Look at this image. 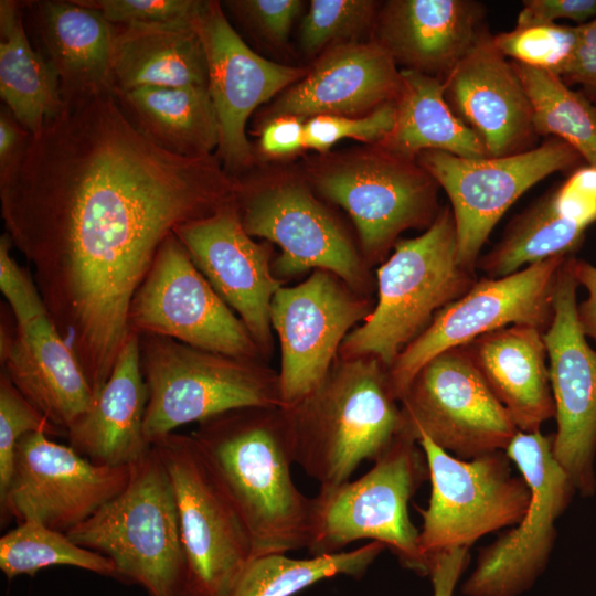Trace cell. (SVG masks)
Segmentation results:
<instances>
[{
	"mask_svg": "<svg viewBox=\"0 0 596 596\" xmlns=\"http://www.w3.org/2000/svg\"><path fill=\"white\" fill-rule=\"evenodd\" d=\"M235 189L213 156H178L146 137L113 89L63 98L0 177L6 233L31 264L94 397L161 244L177 226L235 202Z\"/></svg>",
	"mask_w": 596,
	"mask_h": 596,
	"instance_id": "1",
	"label": "cell"
},
{
	"mask_svg": "<svg viewBox=\"0 0 596 596\" xmlns=\"http://www.w3.org/2000/svg\"><path fill=\"white\" fill-rule=\"evenodd\" d=\"M191 435L237 509L254 557L307 549L312 498L292 480L281 407L230 411L199 423Z\"/></svg>",
	"mask_w": 596,
	"mask_h": 596,
	"instance_id": "2",
	"label": "cell"
},
{
	"mask_svg": "<svg viewBox=\"0 0 596 596\" xmlns=\"http://www.w3.org/2000/svg\"><path fill=\"white\" fill-rule=\"evenodd\" d=\"M397 402L381 361H344L307 397L281 407L295 464L320 487L348 481L402 433Z\"/></svg>",
	"mask_w": 596,
	"mask_h": 596,
	"instance_id": "3",
	"label": "cell"
},
{
	"mask_svg": "<svg viewBox=\"0 0 596 596\" xmlns=\"http://www.w3.org/2000/svg\"><path fill=\"white\" fill-rule=\"evenodd\" d=\"M476 281L458 260L455 219L445 206L422 235L398 241L377 269V302L343 340V354L375 358L389 370L434 317Z\"/></svg>",
	"mask_w": 596,
	"mask_h": 596,
	"instance_id": "4",
	"label": "cell"
},
{
	"mask_svg": "<svg viewBox=\"0 0 596 596\" xmlns=\"http://www.w3.org/2000/svg\"><path fill=\"white\" fill-rule=\"evenodd\" d=\"M66 534L109 557L116 579L148 596H183L185 558L169 473L153 447L130 465L126 487Z\"/></svg>",
	"mask_w": 596,
	"mask_h": 596,
	"instance_id": "5",
	"label": "cell"
},
{
	"mask_svg": "<svg viewBox=\"0 0 596 596\" xmlns=\"http://www.w3.org/2000/svg\"><path fill=\"white\" fill-rule=\"evenodd\" d=\"M427 479L423 449L401 433L366 473L353 481L320 487L312 498L309 553H337L355 541L371 540L389 549L405 568L428 575L429 565L419 550V530L408 515L409 500Z\"/></svg>",
	"mask_w": 596,
	"mask_h": 596,
	"instance_id": "6",
	"label": "cell"
},
{
	"mask_svg": "<svg viewBox=\"0 0 596 596\" xmlns=\"http://www.w3.org/2000/svg\"><path fill=\"white\" fill-rule=\"evenodd\" d=\"M140 363L148 394L143 430L151 445L180 426L230 411L281 407L278 377L248 359L142 334Z\"/></svg>",
	"mask_w": 596,
	"mask_h": 596,
	"instance_id": "7",
	"label": "cell"
},
{
	"mask_svg": "<svg viewBox=\"0 0 596 596\" xmlns=\"http://www.w3.org/2000/svg\"><path fill=\"white\" fill-rule=\"evenodd\" d=\"M171 480L185 558L183 596H232L254 557L248 531L192 435L152 444Z\"/></svg>",
	"mask_w": 596,
	"mask_h": 596,
	"instance_id": "8",
	"label": "cell"
},
{
	"mask_svg": "<svg viewBox=\"0 0 596 596\" xmlns=\"http://www.w3.org/2000/svg\"><path fill=\"white\" fill-rule=\"evenodd\" d=\"M417 443L432 485L427 508L418 509L423 519L419 550L428 565L440 552L469 549L483 535L521 520L529 507L530 489L521 475L513 473L505 451L464 460L426 435H419Z\"/></svg>",
	"mask_w": 596,
	"mask_h": 596,
	"instance_id": "9",
	"label": "cell"
},
{
	"mask_svg": "<svg viewBox=\"0 0 596 596\" xmlns=\"http://www.w3.org/2000/svg\"><path fill=\"white\" fill-rule=\"evenodd\" d=\"M553 434L518 432L505 449L530 489L529 507L514 528L479 551L461 586L465 596H521L546 570L555 523L576 492L555 460Z\"/></svg>",
	"mask_w": 596,
	"mask_h": 596,
	"instance_id": "10",
	"label": "cell"
},
{
	"mask_svg": "<svg viewBox=\"0 0 596 596\" xmlns=\"http://www.w3.org/2000/svg\"><path fill=\"white\" fill-rule=\"evenodd\" d=\"M400 403L403 434L416 441L426 435L464 460L505 451L519 432L465 347L444 351L427 362Z\"/></svg>",
	"mask_w": 596,
	"mask_h": 596,
	"instance_id": "11",
	"label": "cell"
},
{
	"mask_svg": "<svg viewBox=\"0 0 596 596\" xmlns=\"http://www.w3.org/2000/svg\"><path fill=\"white\" fill-rule=\"evenodd\" d=\"M566 257L544 259L503 277L482 278L443 308L387 370L397 401L419 370L444 351L513 324L531 326L544 332L553 319L556 280Z\"/></svg>",
	"mask_w": 596,
	"mask_h": 596,
	"instance_id": "12",
	"label": "cell"
},
{
	"mask_svg": "<svg viewBox=\"0 0 596 596\" xmlns=\"http://www.w3.org/2000/svg\"><path fill=\"white\" fill-rule=\"evenodd\" d=\"M581 159L570 145L551 138L539 147L502 157L471 159L428 150L417 156V163L448 195L458 260L475 273L483 244L507 210L534 184L573 168Z\"/></svg>",
	"mask_w": 596,
	"mask_h": 596,
	"instance_id": "13",
	"label": "cell"
},
{
	"mask_svg": "<svg viewBox=\"0 0 596 596\" xmlns=\"http://www.w3.org/2000/svg\"><path fill=\"white\" fill-rule=\"evenodd\" d=\"M130 331L173 339L240 359L259 350L248 330L170 234L137 289L128 312Z\"/></svg>",
	"mask_w": 596,
	"mask_h": 596,
	"instance_id": "14",
	"label": "cell"
},
{
	"mask_svg": "<svg viewBox=\"0 0 596 596\" xmlns=\"http://www.w3.org/2000/svg\"><path fill=\"white\" fill-rule=\"evenodd\" d=\"M570 255L558 272L553 319L543 332L555 405L552 451L576 492H596V350L587 342L577 316L578 283Z\"/></svg>",
	"mask_w": 596,
	"mask_h": 596,
	"instance_id": "15",
	"label": "cell"
},
{
	"mask_svg": "<svg viewBox=\"0 0 596 596\" xmlns=\"http://www.w3.org/2000/svg\"><path fill=\"white\" fill-rule=\"evenodd\" d=\"M49 437L35 432L18 443L10 485L0 500L1 525L10 519L35 521L66 533L126 487L130 465H95Z\"/></svg>",
	"mask_w": 596,
	"mask_h": 596,
	"instance_id": "16",
	"label": "cell"
},
{
	"mask_svg": "<svg viewBox=\"0 0 596 596\" xmlns=\"http://www.w3.org/2000/svg\"><path fill=\"white\" fill-rule=\"evenodd\" d=\"M368 306L326 270L276 291L270 323L281 349V407L297 404L320 386L350 328L371 312Z\"/></svg>",
	"mask_w": 596,
	"mask_h": 596,
	"instance_id": "17",
	"label": "cell"
},
{
	"mask_svg": "<svg viewBox=\"0 0 596 596\" xmlns=\"http://www.w3.org/2000/svg\"><path fill=\"white\" fill-rule=\"evenodd\" d=\"M318 187L350 214L372 257L382 256L401 232L429 226L440 211L435 179L413 160L383 149L329 169Z\"/></svg>",
	"mask_w": 596,
	"mask_h": 596,
	"instance_id": "18",
	"label": "cell"
},
{
	"mask_svg": "<svg viewBox=\"0 0 596 596\" xmlns=\"http://www.w3.org/2000/svg\"><path fill=\"white\" fill-rule=\"evenodd\" d=\"M198 25L220 129L219 156L228 171H238L252 161L245 134L249 116L262 103L301 79L305 72L252 51L226 20L219 2L205 1Z\"/></svg>",
	"mask_w": 596,
	"mask_h": 596,
	"instance_id": "19",
	"label": "cell"
},
{
	"mask_svg": "<svg viewBox=\"0 0 596 596\" xmlns=\"http://www.w3.org/2000/svg\"><path fill=\"white\" fill-rule=\"evenodd\" d=\"M173 234L216 294L236 311L257 348L268 350L272 300L281 286L270 272L268 247L246 233L236 202L177 226Z\"/></svg>",
	"mask_w": 596,
	"mask_h": 596,
	"instance_id": "20",
	"label": "cell"
},
{
	"mask_svg": "<svg viewBox=\"0 0 596 596\" xmlns=\"http://www.w3.org/2000/svg\"><path fill=\"white\" fill-rule=\"evenodd\" d=\"M240 213L248 235L276 243V273L292 276L326 270L359 287L364 283L358 255L329 213L304 188L281 184L249 195Z\"/></svg>",
	"mask_w": 596,
	"mask_h": 596,
	"instance_id": "21",
	"label": "cell"
},
{
	"mask_svg": "<svg viewBox=\"0 0 596 596\" xmlns=\"http://www.w3.org/2000/svg\"><path fill=\"white\" fill-rule=\"evenodd\" d=\"M443 84L448 106L478 137L489 157L530 149L536 134L529 97L487 30Z\"/></svg>",
	"mask_w": 596,
	"mask_h": 596,
	"instance_id": "22",
	"label": "cell"
},
{
	"mask_svg": "<svg viewBox=\"0 0 596 596\" xmlns=\"http://www.w3.org/2000/svg\"><path fill=\"white\" fill-rule=\"evenodd\" d=\"M2 371L53 425L67 432L91 407L94 393L72 347L49 315L14 327L1 321Z\"/></svg>",
	"mask_w": 596,
	"mask_h": 596,
	"instance_id": "23",
	"label": "cell"
},
{
	"mask_svg": "<svg viewBox=\"0 0 596 596\" xmlns=\"http://www.w3.org/2000/svg\"><path fill=\"white\" fill-rule=\"evenodd\" d=\"M401 71L377 42L344 44L329 51L313 70L290 86L274 106L279 116L366 115L394 102Z\"/></svg>",
	"mask_w": 596,
	"mask_h": 596,
	"instance_id": "24",
	"label": "cell"
},
{
	"mask_svg": "<svg viewBox=\"0 0 596 596\" xmlns=\"http://www.w3.org/2000/svg\"><path fill=\"white\" fill-rule=\"evenodd\" d=\"M485 14L483 3L475 0L390 1L377 43L406 70L445 77L485 30Z\"/></svg>",
	"mask_w": 596,
	"mask_h": 596,
	"instance_id": "25",
	"label": "cell"
},
{
	"mask_svg": "<svg viewBox=\"0 0 596 596\" xmlns=\"http://www.w3.org/2000/svg\"><path fill=\"white\" fill-rule=\"evenodd\" d=\"M147 400L140 336L130 331L110 376L88 411L67 429L70 446L99 466L136 462L152 447L143 430Z\"/></svg>",
	"mask_w": 596,
	"mask_h": 596,
	"instance_id": "26",
	"label": "cell"
},
{
	"mask_svg": "<svg viewBox=\"0 0 596 596\" xmlns=\"http://www.w3.org/2000/svg\"><path fill=\"white\" fill-rule=\"evenodd\" d=\"M520 432L541 430L555 415L543 331L513 324L464 345Z\"/></svg>",
	"mask_w": 596,
	"mask_h": 596,
	"instance_id": "27",
	"label": "cell"
},
{
	"mask_svg": "<svg viewBox=\"0 0 596 596\" xmlns=\"http://www.w3.org/2000/svg\"><path fill=\"white\" fill-rule=\"evenodd\" d=\"M62 98L109 91L116 25L76 0L28 1Z\"/></svg>",
	"mask_w": 596,
	"mask_h": 596,
	"instance_id": "28",
	"label": "cell"
},
{
	"mask_svg": "<svg viewBox=\"0 0 596 596\" xmlns=\"http://www.w3.org/2000/svg\"><path fill=\"white\" fill-rule=\"evenodd\" d=\"M199 18L164 24L116 25L110 66L113 91L207 86V60Z\"/></svg>",
	"mask_w": 596,
	"mask_h": 596,
	"instance_id": "29",
	"label": "cell"
},
{
	"mask_svg": "<svg viewBox=\"0 0 596 596\" xmlns=\"http://www.w3.org/2000/svg\"><path fill=\"white\" fill-rule=\"evenodd\" d=\"M113 92L129 120L162 149L202 158L219 147V123L207 86Z\"/></svg>",
	"mask_w": 596,
	"mask_h": 596,
	"instance_id": "30",
	"label": "cell"
},
{
	"mask_svg": "<svg viewBox=\"0 0 596 596\" xmlns=\"http://www.w3.org/2000/svg\"><path fill=\"white\" fill-rule=\"evenodd\" d=\"M401 75L395 123L380 142L383 150L411 160L428 150L471 159L489 157L478 137L448 106L439 77L406 68Z\"/></svg>",
	"mask_w": 596,
	"mask_h": 596,
	"instance_id": "31",
	"label": "cell"
},
{
	"mask_svg": "<svg viewBox=\"0 0 596 596\" xmlns=\"http://www.w3.org/2000/svg\"><path fill=\"white\" fill-rule=\"evenodd\" d=\"M22 8L20 1H0V96L15 119L35 135L61 110L63 98L54 68L30 43Z\"/></svg>",
	"mask_w": 596,
	"mask_h": 596,
	"instance_id": "32",
	"label": "cell"
},
{
	"mask_svg": "<svg viewBox=\"0 0 596 596\" xmlns=\"http://www.w3.org/2000/svg\"><path fill=\"white\" fill-rule=\"evenodd\" d=\"M589 226L550 191L510 223L502 240L478 259L489 278L557 256L574 255Z\"/></svg>",
	"mask_w": 596,
	"mask_h": 596,
	"instance_id": "33",
	"label": "cell"
},
{
	"mask_svg": "<svg viewBox=\"0 0 596 596\" xmlns=\"http://www.w3.org/2000/svg\"><path fill=\"white\" fill-rule=\"evenodd\" d=\"M385 546L372 541L352 551L292 558L287 553L253 557L232 596H292L317 582L338 575L359 578Z\"/></svg>",
	"mask_w": 596,
	"mask_h": 596,
	"instance_id": "34",
	"label": "cell"
},
{
	"mask_svg": "<svg viewBox=\"0 0 596 596\" xmlns=\"http://www.w3.org/2000/svg\"><path fill=\"white\" fill-rule=\"evenodd\" d=\"M531 104L536 135L553 136L570 145L596 167V107L551 72L511 62Z\"/></svg>",
	"mask_w": 596,
	"mask_h": 596,
	"instance_id": "35",
	"label": "cell"
},
{
	"mask_svg": "<svg viewBox=\"0 0 596 596\" xmlns=\"http://www.w3.org/2000/svg\"><path fill=\"white\" fill-rule=\"evenodd\" d=\"M67 565L116 578L114 562L76 544L65 532L35 521H24L0 538V570L10 581L19 575L33 576L38 571Z\"/></svg>",
	"mask_w": 596,
	"mask_h": 596,
	"instance_id": "36",
	"label": "cell"
},
{
	"mask_svg": "<svg viewBox=\"0 0 596 596\" xmlns=\"http://www.w3.org/2000/svg\"><path fill=\"white\" fill-rule=\"evenodd\" d=\"M500 53L534 68L562 77L577 42V26L556 22L522 23L492 35Z\"/></svg>",
	"mask_w": 596,
	"mask_h": 596,
	"instance_id": "37",
	"label": "cell"
},
{
	"mask_svg": "<svg viewBox=\"0 0 596 596\" xmlns=\"http://www.w3.org/2000/svg\"><path fill=\"white\" fill-rule=\"evenodd\" d=\"M49 436L66 434L53 425L13 385L9 376L0 373V500L8 491L13 472L15 448L30 433Z\"/></svg>",
	"mask_w": 596,
	"mask_h": 596,
	"instance_id": "38",
	"label": "cell"
},
{
	"mask_svg": "<svg viewBox=\"0 0 596 596\" xmlns=\"http://www.w3.org/2000/svg\"><path fill=\"white\" fill-rule=\"evenodd\" d=\"M374 8L375 2L368 0H312L301 24L302 49L313 53L356 34L371 22Z\"/></svg>",
	"mask_w": 596,
	"mask_h": 596,
	"instance_id": "39",
	"label": "cell"
},
{
	"mask_svg": "<svg viewBox=\"0 0 596 596\" xmlns=\"http://www.w3.org/2000/svg\"><path fill=\"white\" fill-rule=\"evenodd\" d=\"M395 100L360 116L320 115L305 123V148L326 151L337 141L353 138L366 142H381L393 129Z\"/></svg>",
	"mask_w": 596,
	"mask_h": 596,
	"instance_id": "40",
	"label": "cell"
},
{
	"mask_svg": "<svg viewBox=\"0 0 596 596\" xmlns=\"http://www.w3.org/2000/svg\"><path fill=\"white\" fill-rule=\"evenodd\" d=\"M99 11L115 25L164 24L196 19L205 4L198 0H76Z\"/></svg>",
	"mask_w": 596,
	"mask_h": 596,
	"instance_id": "41",
	"label": "cell"
},
{
	"mask_svg": "<svg viewBox=\"0 0 596 596\" xmlns=\"http://www.w3.org/2000/svg\"><path fill=\"white\" fill-rule=\"evenodd\" d=\"M12 247L9 234L3 233L0 237V290L11 308L15 323L24 326L49 312L35 279L11 256Z\"/></svg>",
	"mask_w": 596,
	"mask_h": 596,
	"instance_id": "42",
	"label": "cell"
},
{
	"mask_svg": "<svg viewBox=\"0 0 596 596\" xmlns=\"http://www.w3.org/2000/svg\"><path fill=\"white\" fill-rule=\"evenodd\" d=\"M227 6L266 38L283 42L302 9L299 0H240Z\"/></svg>",
	"mask_w": 596,
	"mask_h": 596,
	"instance_id": "43",
	"label": "cell"
},
{
	"mask_svg": "<svg viewBox=\"0 0 596 596\" xmlns=\"http://www.w3.org/2000/svg\"><path fill=\"white\" fill-rule=\"evenodd\" d=\"M596 17V0H525L517 23L555 22L568 19L577 25Z\"/></svg>",
	"mask_w": 596,
	"mask_h": 596,
	"instance_id": "44",
	"label": "cell"
},
{
	"mask_svg": "<svg viewBox=\"0 0 596 596\" xmlns=\"http://www.w3.org/2000/svg\"><path fill=\"white\" fill-rule=\"evenodd\" d=\"M576 26V46L562 78L596 96V17Z\"/></svg>",
	"mask_w": 596,
	"mask_h": 596,
	"instance_id": "45",
	"label": "cell"
},
{
	"mask_svg": "<svg viewBox=\"0 0 596 596\" xmlns=\"http://www.w3.org/2000/svg\"><path fill=\"white\" fill-rule=\"evenodd\" d=\"M470 561L469 549L457 547L440 552L429 561L433 596H454L455 588Z\"/></svg>",
	"mask_w": 596,
	"mask_h": 596,
	"instance_id": "46",
	"label": "cell"
},
{
	"mask_svg": "<svg viewBox=\"0 0 596 596\" xmlns=\"http://www.w3.org/2000/svg\"><path fill=\"white\" fill-rule=\"evenodd\" d=\"M260 147L268 155H288L305 148V124L294 116H279L262 131Z\"/></svg>",
	"mask_w": 596,
	"mask_h": 596,
	"instance_id": "47",
	"label": "cell"
},
{
	"mask_svg": "<svg viewBox=\"0 0 596 596\" xmlns=\"http://www.w3.org/2000/svg\"><path fill=\"white\" fill-rule=\"evenodd\" d=\"M31 134L4 106L0 111V177L12 170L22 158Z\"/></svg>",
	"mask_w": 596,
	"mask_h": 596,
	"instance_id": "48",
	"label": "cell"
},
{
	"mask_svg": "<svg viewBox=\"0 0 596 596\" xmlns=\"http://www.w3.org/2000/svg\"><path fill=\"white\" fill-rule=\"evenodd\" d=\"M571 264L578 286L587 291V298L577 305L578 321L585 336L596 344V266L574 255Z\"/></svg>",
	"mask_w": 596,
	"mask_h": 596,
	"instance_id": "49",
	"label": "cell"
}]
</instances>
